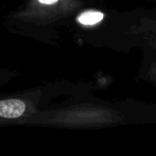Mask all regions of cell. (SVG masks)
Listing matches in <instances>:
<instances>
[{"instance_id":"cell-2","label":"cell","mask_w":156,"mask_h":156,"mask_svg":"<svg viewBox=\"0 0 156 156\" xmlns=\"http://www.w3.org/2000/svg\"><path fill=\"white\" fill-rule=\"evenodd\" d=\"M104 18V14L100 11H86L80 14L78 21L84 26H93L100 23Z\"/></svg>"},{"instance_id":"cell-3","label":"cell","mask_w":156,"mask_h":156,"mask_svg":"<svg viewBox=\"0 0 156 156\" xmlns=\"http://www.w3.org/2000/svg\"><path fill=\"white\" fill-rule=\"evenodd\" d=\"M37 1L42 5H53L57 3L58 0H37Z\"/></svg>"},{"instance_id":"cell-1","label":"cell","mask_w":156,"mask_h":156,"mask_svg":"<svg viewBox=\"0 0 156 156\" xmlns=\"http://www.w3.org/2000/svg\"><path fill=\"white\" fill-rule=\"evenodd\" d=\"M26 104L21 100L10 99L0 101V117L5 119H16L26 112Z\"/></svg>"}]
</instances>
